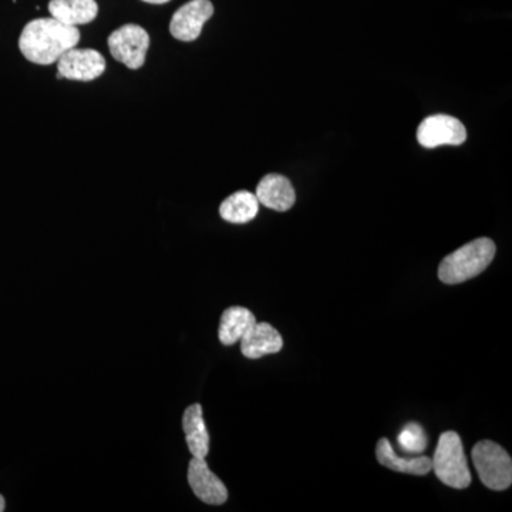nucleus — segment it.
I'll use <instances>...</instances> for the list:
<instances>
[{
	"label": "nucleus",
	"mask_w": 512,
	"mask_h": 512,
	"mask_svg": "<svg viewBox=\"0 0 512 512\" xmlns=\"http://www.w3.org/2000/svg\"><path fill=\"white\" fill-rule=\"evenodd\" d=\"M256 198L259 204L269 210L285 212L295 205L296 194L291 181L284 175L268 174L259 181L256 187Z\"/></svg>",
	"instance_id": "nucleus-11"
},
{
	"label": "nucleus",
	"mask_w": 512,
	"mask_h": 512,
	"mask_svg": "<svg viewBox=\"0 0 512 512\" xmlns=\"http://www.w3.org/2000/svg\"><path fill=\"white\" fill-rule=\"evenodd\" d=\"M80 30L67 26L55 18L36 19L23 29L19 49L29 62L42 64L57 63L67 52L79 45Z\"/></svg>",
	"instance_id": "nucleus-1"
},
{
	"label": "nucleus",
	"mask_w": 512,
	"mask_h": 512,
	"mask_svg": "<svg viewBox=\"0 0 512 512\" xmlns=\"http://www.w3.org/2000/svg\"><path fill=\"white\" fill-rule=\"evenodd\" d=\"M471 456L485 487L494 491H504L511 487V457L500 444L490 440L480 441L474 446Z\"/></svg>",
	"instance_id": "nucleus-4"
},
{
	"label": "nucleus",
	"mask_w": 512,
	"mask_h": 512,
	"mask_svg": "<svg viewBox=\"0 0 512 512\" xmlns=\"http://www.w3.org/2000/svg\"><path fill=\"white\" fill-rule=\"evenodd\" d=\"M258 211V198L249 191H238L229 195L220 207L222 220L231 222V224H247L254 220Z\"/></svg>",
	"instance_id": "nucleus-16"
},
{
	"label": "nucleus",
	"mask_w": 512,
	"mask_h": 512,
	"mask_svg": "<svg viewBox=\"0 0 512 512\" xmlns=\"http://www.w3.org/2000/svg\"><path fill=\"white\" fill-rule=\"evenodd\" d=\"M5 498H3V495H0V512L5 511Z\"/></svg>",
	"instance_id": "nucleus-19"
},
{
	"label": "nucleus",
	"mask_w": 512,
	"mask_h": 512,
	"mask_svg": "<svg viewBox=\"0 0 512 512\" xmlns=\"http://www.w3.org/2000/svg\"><path fill=\"white\" fill-rule=\"evenodd\" d=\"M495 252L497 248L490 238H478L468 242L441 261L440 281L447 285H457L476 278L493 262Z\"/></svg>",
	"instance_id": "nucleus-2"
},
{
	"label": "nucleus",
	"mask_w": 512,
	"mask_h": 512,
	"mask_svg": "<svg viewBox=\"0 0 512 512\" xmlns=\"http://www.w3.org/2000/svg\"><path fill=\"white\" fill-rule=\"evenodd\" d=\"M431 471H434L441 483L456 490H464L471 484L463 441L456 431L441 434L436 453L431 458Z\"/></svg>",
	"instance_id": "nucleus-3"
},
{
	"label": "nucleus",
	"mask_w": 512,
	"mask_h": 512,
	"mask_svg": "<svg viewBox=\"0 0 512 512\" xmlns=\"http://www.w3.org/2000/svg\"><path fill=\"white\" fill-rule=\"evenodd\" d=\"M56 79H59V80H60V79H63V76H62V74H60V73H57V74H56Z\"/></svg>",
	"instance_id": "nucleus-20"
},
{
	"label": "nucleus",
	"mask_w": 512,
	"mask_h": 512,
	"mask_svg": "<svg viewBox=\"0 0 512 512\" xmlns=\"http://www.w3.org/2000/svg\"><path fill=\"white\" fill-rule=\"evenodd\" d=\"M188 484L192 493L197 495L202 503L210 505L227 503V487L212 473L205 458L192 457L188 466Z\"/></svg>",
	"instance_id": "nucleus-9"
},
{
	"label": "nucleus",
	"mask_w": 512,
	"mask_h": 512,
	"mask_svg": "<svg viewBox=\"0 0 512 512\" xmlns=\"http://www.w3.org/2000/svg\"><path fill=\"white\" fill-rule=\"evenodd\" d=\"M284 348L281 333L269 323H255L241 338V353L247 359H261L274 355Z\"/></svg>",
	"instance_id": "nucleus-10"
},
{
	"label": "nucleus",
	"mask_w": 512,
	"mask_h": 512,
	"mask_svg": "<svg viewBox=\"0 0 512 512\" xmlns=\"http://www.w3.org/2000/svg\"><path fill=\"white\" fill-rule=\"evenodd\" d=\"M106 59L94 49H70L59 60L57 70L63 79L92 82L106 72Z\"/></svg>",
	"instance_id": "nucleus-7"
},
{
	"label": "nucleus",
	"mask_w": 512,
	"mask_h": 512,
	"mask_svg": "<svg viewBox=\"0 0 512 512\" xmlns=\"http://www.w3.org/2000/svg\"><path fill=\"white\" fill-rule=\"evenodd\" d=\"M399 446L409 454H421L427 447V436L423 427L417 423H409L399 434Z\"/></svg>",
	"instance_id": "nucleus-17"
},
{
	"label": "nucleus",
	"mask_w": 512,
	"mask_h": 512,
	"mask_svg": "<svg viewBox=\"0 0 512 512\" xmlns=\"http://www.w3.org/2000/svg\"><path fill=\"white\" fill-rule=\"evenodd\" d=\"M143 2L151 3V5H164V3H168L170 0H143Z\"/></svg>",
	"instance_id": "nucleus-18"
},
{
	"label": "nucleus",
	"mask_w": 512,
	"mask_h": 512,
	"mask_svg": "<svg viewBox=\"0 0 512 512\" xmlns=\"http://www.w3.org/2000/svg\"><path fill=\"white\" fill-rule=\"evenodd\" d=\"M255 323V315L249 309L232 306L222 313L218 338L222 345H235Z\"/></svg>",
	"instance_id": "nucleus-15"
},
{
	"label": "nucleus",
	"mask_w": 512,
	"mask_h": 512,
	"mask_svg": "<svg viewBox=\"0 0 512 512\" xmlns=\"http://www.w3.org/2000/svg\"><path fill=\"white\" fill-rule=\"evenodd\" d=\"M183 430L192 457L205 458L210 453V434L202 416L201 404L187 407L183 416Z\"/></svg>",
	"instance_id": "nucleus-14"
},
{
	"label": "nucleus",
	"mask_w": 512,
	"mask_h": 512,
	"mask_svg": "<svg viewBox=\"0 0 512 512\" xmlns=\"http://www.w3.org/2000/svg\"><path fill=\"white\" fill-rule=\"evenodd\" d=\"M376 457L379 464L397 471V473L412 474V476H427L431 471V458L429 457H400L393 450L387 439H380L376 447Z\"/></svg>",
	"instance_id": "nucleus-13"
},
{
	"label": "nucleus",
	"mask_w": 512,
	"mask_h": 512,
	"mask_svg": "<svg viewBox=\"0 0 512 512\" xmlns=\"http://www.w3.org/2000/svg\"><path fill=\"white\" fill-rule=\"evenodd\" d=\"M148 47H150V36L147 30L131 23L114 30L109 37L111 56L117 62L126 64L131 70L144 66Z\"/></svg>",
	"instance_id": "nucleus-5"
},
{
	"label": "nucleus",
	"mask_w": 512,
	"mask_h": 512,
	"mask_svg": "<svg viewBox=\"0 0 512 512\" xmlns=\"http://www.w3.org/2000/svg\"><path fill=\"white\" fill-rule=\"evenodd\" d=\"M49 12L63 25L79 26L93 22L99 6L96 0H50Z\"/></svg>",
	"instance_id": "nucleus-12"
},
{
	"label": "nucleus",
	"mask_w": 512,
	"mask_h": 512,
	"mask_svg": "<svg viewBox=\"0 0 512 512\" xmlns=\"http://www.w3.org/2000/svg\"><path fill=\"white\" fill-rule=\"evenodd\" d=\"M212 15L214 6L210 0H191L174 13L170 23L171 35L181 42H194Z\"/></svg>",
	"instance_id": "nucleus-8"
},
{
	"label": "nucleus",
	"mask_w": 512,
	"mask_h": 512,
	"mask_svg": "<svg viewBox=\"0 0 512 512\" xmlns=\"http://www.w3.org/2000/svg\"><path fill=\"white\" fill-rule=\"evenodd\" d=\"M417 140L424 148L461 146L467 140V130L456 117L436 114L427 117L417 128Z\"/></svg>",
	"instance_id": "nucleus-6"
}]
</instances>
